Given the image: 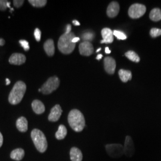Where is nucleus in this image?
<instances>
[{"instance_id": "1", "label": "nucleus", "mask_w": 161, "mask_h": 161, "mask_svg": "<svg viewBox=\"0 0 161 161\" xmlns=\"http://www.w3.org/2000/svg\"><path fill=\"white\" fill-rule=\"evenodd\" d=\"M68 119L70 127L76 132L82 131L86 126L84 116L79 110H72L69 112Z\"/></svg>"}, {"instance_id": "2", "label": "nucleus", "mask_w": 161, "mask_h": 161, "mask_svg": "<svg viewBox=\"0 0 161 161\" xmlns=\"http://www.w3.org/2000/svg\"><path fill=\"white\" fill-rule=\"evenodd\" d=\"M74 33L70 32V34H64L60 36L58 41V48L60 52L64 54H69L74 52L76 44L72 42V40L75 38Z\"/></svg>"}, {"instance_id": "3", "label": "nucleus", "mask_w": 161, "mask_h": 161, "mask_svg": "<svg viewBox=\"0 0 161 161\" xmlns=\"http://www.w3.org/2000/svg\"><path fill=\"white\" fill-rule=\"evenodd\" d=\"M26 90V86L23 81L19 80L14 84L8 96L10 103L15 105L19 103L25 95Z\"/></svg>"}, {"instance_id": "4", "label": "nucleus", "mask_w": 161, "mask_h": 161, "mask_svg": "<svg viewBox=\"0 0 161 161\" xmlns=\"http://www.w3.org/2000/svg\"><path fill=\"white\" fill-rule=\"evenodd\" d=\"M31 138L36 149L40 152L44 153L46 151L48 143L43 132L38 129H34L31 132Z\"/></svg>"}, {"instance_id": "5", "label": "nucleus", "mask_w": 161, "mask_h": 161, "mask_svg": "<svg viewBox=\"0 0 161 161\" xmlns=\"http://www.w3.org/2000/svg\"><path fill=\"white\" fill-rule=\"evenodd\" d=\"M60 85V80L57 76L49 78L41 88V92L44 94H50L57 90Z\"/></svg>"}, {"instance_id": "6", "label": "nucleus", "mask_w": 161, "mask_h": 161, "mask_svg": "<svg viewBox=\"0 0 161 161\" xmlns=\"http://www.w3.org/2000/svg\"><path fill=\"white\" fill-rule=\"evenodd\" d=\"M105 148L108 154L113 158H118L124 155V146L121 144H107Z\"/></svg>"}, {"instance_id": "7", "label": "nucleus", "mask_w": 161, "mask_h": 161, "mask_svg": "<svg viewBox=\"0 0 161 161\" xmlns=\"http://www.w3.org/2000/svg\"><path fill=\"white\" fill-rule=\"evenodd\" d=\"M146 12V6L142 4L136 3L130 6L128 9V15L132 19H138L142 17Z\"/></svg>"}, {"instance_id": "8", "label": "nucleus", "mask_w": 161, "mask_h": 161, "mask_svg": "<svg viewBox=\"0 0 161 161\" xmlns=\"http://www.w3.org/2000/svg\"><path fill=\"white\" fill-rule=\"evenodd\" d=\"M79 51L80 55L90 56L94 52V47L89 41H83L79 46Z\"/></svg>"}, {"instance_id": "9", "label": "nucleus", "mask_w": 161, "mask_h": 161, "mask_svg": "<svg viewBox=\"0 0 161 161\" xmlns=\"http://www.w3.org/2000/svg\"><path fill=\"white\" fill-rule=\"evenodd\" d=\"M124 149V155L127 156V157H132L134 155L135 153L134 144L132 138L129 136H127L125 138Z\"/></svg>"}, {"instance_id": "10", "label": "nucleus", "mask_w": 161, "mask_h": 161, "mask_svg": "<svg viewBox=\"0 0 161 161\" xmlns=\"http://www.w3.org/2000/svg\"><path fill=\"white\" fill-rule=\"evenodd\" d=\"M104 70L107 73L110 75H113L115 73L116 69V62L114 58L106 57L104 60Z\"/></svg>"}, {"instance_id": "11", "label": "nucleus", "mask_w": 161, "mask_h": 161, "mask_svg": "<svg viewBox=\"0 0 161 161\" xmlns=\"http://www.w3.org/2000/svg\"><path fill=\"white\" fill-rule=\"evenodd\" d=\"M62 114V109L60 106L59 104H56L51 110L50 113L48 115V119L51 122H56L60 119Z\"/></svg>"}, {"instance_id": "12", "label": "nucleus", "mask_w": 161, "mask_h": 161, "mask_svg": "<svg viewBox=\"0 0 161 161\" xmlns=\"http://www.w3.org/2000/svg\"><path fill=\"white\" fill-rule=\"evenodd\" d=\"M120 10L119 4L116 1H112L110 3L107 8V15L110 18L115 17L119 13Z\"/></svg>"}, {"instance_id": "13", "label": "nucleus", "mask_w": 161, "mask_h": 161, "mask_svg": "<svg viewBox=\"0 0 161 161\" xmlns=\"http://www.w3.org/2000/svg\"><path fill=\"white\" fill-rule=\"evenodd\" d=\"M102 35L103 40L100 41V43L103 44H110L114 41V33L113 31L108 28H105L102 30Z\"/></svg>"}, {"instance_id": "14", "label": "nucleus", "mask_w": 161, "mask_h": 161, "mask_svg": "<svg viewBox=\"0 0 161 161\" xmlns=\"http://www.w3.org/2000/svg\"><path fill=\"white\" fill-rule=\"evenodd\" d=\"M25 56L21 53H13L10 58H9L8 62L12 64L21 65L26 62Z\"/></svg>"}, {"instance_id": "15", "label": "nucleus", "mask_w": 161, "mask_h": 161, "mask_svg": "<svg viewBox=\"0 0 161 161\" xmlns=\"http://www.w3.org/2000/svg\"><path fill=\"white\" fill-rule=\"evenodd\" d=\"M32 108L35 113L38 115L42 114L45 112L44 104L39 100H35L32 102Z\"/></svg>"}, {"instance_id": "16", "label": "nucleus", "mask_w": 161, "mask_h": 161, "mask_svg": "<svg viewBox=\"0 0 161 161\" xmlns=\"http://www.w3.org/2000/svg\"><path fill=\"white\" fill-rule=\"evenodd\" d=\"M44 48L48 56H53L55 52V47L53 40L52 39L47 40L44 44Z\"/></svg>"}, {"instance_id": "17", "label": "nucleus", "mask_w": 161, "mask_h": 161, "mask_svg": "<svg viewBox=\"0 0 161 161\" xmlns=\"http://www.w3.org/2000/svg\"><path fill=\"white\" fill-rule=\"evenodd\" d=\"M16 127L17 130L20 132H26L28 130V121L23 117H20L16 121Z\"/></svg>"}, {"instance_id": "18", "label": "nucleus", "mask_w": 161, "mask_h": 161, "mask_svg": "<svg viewBox=\"0 0 161 161\" xmlns=\"http://www.w3.org/2000/svg\"><path fill=\"white\" fill-rule=\"evenodd\" d=\"M70 157L72 161H82V153L80 149L74 147L70 151Z\"/></svg>"}, {"instance_id": "19", "label": "nucleus", "mask_w": 161, "mask_h": 161, "mask_svg": "<svg viewBox=\"0 0 161 161\" xmlns=\"http://www.w3.org/2000/svg\"><path fill=\"white\" fill-rule=\"evenodd\" d=\"M119 76L123 82H127L132 79V73L130 70L120 69L118 72Z\"/></svg>"}, {"instance_id": "20", "label": "nucleus", "mask_w": 161, "mask_h": 161, "mask_svg": "<svg viewBox=\"0 0 161 161\" xmlns=\"http://www.w3.org/2000/svg\"><path fill=\"white\" fill-rule=\"evenodd\" d=\"M24 155H25L24 150L19 148L12 151L10 154V157L12 159H14L16 161H20L23 159Z\"/></svg>"}, {"instance_id": "21", "label": "nucleus", "mask_w": 161, "mask_h": 161, "mask_svg": "<svg viewBox=\"0 0 161 161\" xmlns=\"http://www.w3.org/2000/svg\"><path fill=\"white\" fill-rule=\"evenodd\" d=\"M150 19L153 22H158L161 20V10L159 8H155L151 10L149 14Z\"/></svg>"}, {"instance_id": "22", "label": "nucleus", "mask_w": 161, "mask_h": 161, "mask_svg": "<svg viewBox=\"0 0 161 161\" xmlns=\"http://www.w3.org/2000/svg\"><path fill=\"white\" fill-rule=\"evenodd\" d=\"M67 135V129L64 125H60L56 133V138L58 140H63Z\"/></svg>"}, {"instance_id": "23", "label": "nucleus", "mask_w": 161, "mask_h": 161, "mask_svg": "<svg viewBox=\"0 0 161 161\" xmlns=\"http://www.w3.org/2000/svg\"><path fill=\"white\" fill-rule=\"evenodd\" d=\"M125 56L127 57L130 60L136 62V63H138L140 61V58L138 56V54L134 51H128L125 53Z\"/></svg>"}, {"instance_id": "24", "label": "nucleus", "mask_w": 161, "mask_h": 161, "mask_svg": "<svg viewBox=\"0 0 161 161\" xmlns=\"http://www.w3.org/2000/svg\"><path fill=\"white\" fill-rule=\"evenodd\" d=\"M29 3L35 7H42L46 5V0H29Z\"/></svg>"}, {"instance_id": "25", "label": "nucleus", "mask_w": 161, "mask_h": 161, "mask_svg": "<svg viewBox=\"0 0 161 161\" xmlns=\"http://www.w3.org/2000/svg\"><path fill=\"white\" fill-rule=\"evenodd\" d=\"M94 38V34L92 32H86L84 33L82 35V39L84 41H92Z\"/></svg>"}, {"instance_id": "26", "label": "nucleus", "mask_w": 161, "mask_h": 161, "mask_svg": "<svg viewBox=\"0 0 161 161\" xmlns=\"http://www.w3.org/2000/svg\"><path fill=\"white\" fill-rule=\"evenodd\" d=\"M113 33H114V35L119 40H125L127 39V35L121 31L115 30L113 31Z\"/></svg>"}, {"instance_id": "27", "label": "nucleus", "mask_w": 161, "mask_h": 161, "mask_svg": "<svg viewBox=\"0 0 161 161\" xmlns=\"http://www.w3.org/2000/svg\"><path fill=\"white\" fill-rule=\"evenodd\" d=\"M150 35L152 38H156L161 35V29L158 28H152L150 31Z\"/></svg>"}, {"instance_id": "28", "label": "nucleus", "mask_w": 161, "mask_h": 161, "mask_svg": "<svg viewBox=\"0 0 161 161\" xmlns=\"http://www.w3.org/2000/svg\"><path fill=\"white\" fill-rule=\"evenodd\" d=\"M19 43L20 44V46L23 47V49L25 51H28L29 50V42L26 40H21L19 41Z\"/></svg>"}, {"instance_id": "29", "label": "nucleus", "mask_w": 161, "mask_h": 161, "mask_svg": "<svg viewBox=\"0 0 161 161\" xmlns=\"http://www.w3.org/2000/svg\"><path fill=\"white\" fill-rule=\"evenodd\" d=\"M8 1L0 0V10L5 11L8 8Z\"/></svg>"}, {"instance_id": "30", "label": "nucleus", "mask_w": 161, "mask_h": 161, "mask_svg": "<svg viewBox=\"0 0 161 161\" xmlns=\"http://www.w3.org/2000/svg\"><path fill=\"white\" fill-rule=\"evenodd\" d=\"M34 36L36 41H38V42L40 41L41 38V32L40 29L36 28L35 29Z\"/></svg>"}, {"instance_id": "31", "label": "nucleus", "mask_w": 161, "mask_h": 161, "mask_svg": "<svg viewBox=\"0 0 161 161\" xmlns=\"http://www.w3.org/2000/svg\"><path fill=\"white\" fill-rule=\"evenodd\" d=\"M24 2L25 1L23 0H14V1H13V4L15 7L18 8L22 6Z\"/></svg>"}, {"instance_id": "32", "label": "nucleus", "mask_w": 161, "mask_h": 161, "mask_svg": "<svg viewBox=\"0 0 161 161\" xmlns=\"http://www.w3.org/2000/svg\"><path fill=\"white\" fill-rule=\"evenodd\" d=\"M71 29H72V26L68 24L67 26H66V32H65V34H70L71 32Z\"/></svg>"}, {"instance_id": "33", "label": "nucleus", "mask_w": 161, "mask_h": 161, "mask_svg": "<svg viewBox=\"0 0 161 161\" xmlns=\"http://www.w3.org/2000/svg\"><path fill=\"white\" fill-rule=\"evenodd\" d=\"M3 143V137L2 134L0 132V147L2 146Z\"/></svg>"}, {"instance_id": "34", "label": "nucleus", "mask_w": 161, "mask_h": 161, "mask_svg": "<svg viewBox=\"0 0 161 161\" xmlns=\"http://www.w3.org/2000/svg\"><path fill=\"white\" fill-rule=\"evenodd\" d=\"M80 40V38L75 36V38H74L73 40H72V42L74 43V44H76L77 42H78Z\"/></svg>"}, {"instance_id": "35", "label": "nucleus", "mask_w": 161, "mask_h": 161, "mask_svg": "<svg viewBox=\"0 0 161 161\" xmlns=\"http://www.w3.org/2000/svg\"><path fill=\"white\" fill-rule=\"evenodd\" d=\"M5 44V40L3 38H0V46H3Z\"/></svg>"}, {"instance_id": "36", "label": "nucleus", "mask_w": 161, "mask_h": 161, "mask_svg": "<svg viewBox=\"0 0 161 161\" xmlns=\"http://www.w3.org/2000/svg\"><path fill=\"white\" fill-rule=\"evenodd\" d=\"M72 23H73V24H74V25H75V26H80V22H79L78 20H74L72 21Z\"/></svg>"}, {"instance_id": "37", "label": "nucleus", "mask_w": 161, "mask_h": 161, "mask_svg": "<svg viewBox=\"0 0 161 161\" xmlns=\"http://www.w3.org/2000/svg\"><path fill=\"white\" fill-rule=\"evenodd\" d=\"M105 53H106V54H110V53H111V50H110L109 47H107L105 48Z\"/></svg>"}, {"instance_id": "38", "label": "nucleus", "mask_w": 161, "mask_h": 161, "mask_svg": "<svg viewBox=\"0 0 161 161\" xmlns=\"http://www.w3.org/2000/svg\"><path fill=\"white\" fill-rule=\"evenodd\" d=\"M103 58V55L100 54H98L96 58H97V60H99L100 59H101V58Z\"/></svg>"}, {"instance_id": "39", "label": "nucleus", "mask_w": 161, "mask_h": 161, "mask_svg": "<svg viewBox=\"0 0 161 161\" xmlns=\"http://www.w3.org/2000/svg\"><path fill=\"white\" fill-rule=\"evenodd\" d=\"M6 85H7V86H8V85H9V84H10V80L9 79H8V78H6Z\"/></svg>"}, {"instance_id": "40", "label": "nucleus", "mask_w": 161, "mask_h": 161, "mask_svg": "<svg viewBox=\"0 0 161 161\" xmlns=\"http://www.w3.org/2000/svg\"><path fill=\"white\" fill-rule=\"evenodd\" d=\"M100 50H102V48H98V49H97V51H96V52H97H97H100Z\"/></svg>"}]
</instances>
